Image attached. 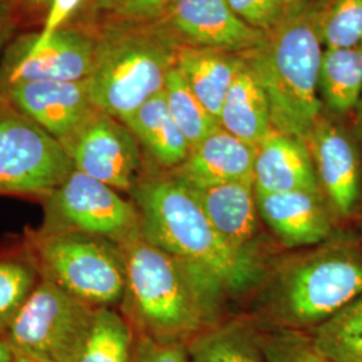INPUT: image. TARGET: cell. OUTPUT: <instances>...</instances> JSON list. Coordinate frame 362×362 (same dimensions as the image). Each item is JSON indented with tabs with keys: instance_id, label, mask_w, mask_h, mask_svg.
I'll list each match as a JSON object with an SVG mask.
<instances>
[{
	"instance_id": "4",
	"label": "cell",
	"mask_w": 362,
	"mask_h": 362,
	"mask_svg": "<svg viewBox=\"0 0 362 362\" xmlns=\"http://www.w3.org/2000/svg\"><path fill=\"white\" fill-rule=\"evenodd\" d=\"M278 327L313 330L362 294V247L350 233H333L313 251L287 262L272 288Z\"/></svg>"
},
{
	"instance_id": "31",
	"label": "cell",
	"mask_w": 362,
	"mask_h": 362,
	"mask_svg": "<svg viewBox=\"0 0 362 362\" xmlns=\"http://www.w3.org/2000/svg\"><path fill=\"white\" fill-rule=\"evenodd\" d=\"M227 3L247 25L266 34L279 26L288 15L282 0H227Z\"/></svg>"
},
{
	"instance_id": "17",
	"label": "cell",
	"mask_w": 362,
	"mask_h": 362,
	"mask_svg": "<svg viewBox=\"0 0 362 362\" xmlns=\"http://www.w3.org/2000/svg\"><path fill=\"white\" fill-rule=\"evenodd\" d=\"M254 191L258 194L291 191L322 194L306 143L272 129L257 146Z\"/></svg>"
},
{
	"instance_id": "15",
	"label": "cell",
	"mask_w": 362,
	"mask_h": 362,
	"mask_svg": "<svg viewBox=\"0 0 362 362\" xmlns=\"http://www.w3.org/2000/svg\"><path fill=\"white\" fill-rule=\"evenodd\" d=\"M255 197L259 216L286 247L318 246L334 233V214L321 192H255Z\"/></svg>"
},
{
	"instance_id": "26",
	"label": "cell",
	"mask_w": 362,
	"mask_h": 362,
	"mask_svg": "<svg viewBox=\"0 0 362 362\" xmlns=\"http://www.w3.org/2000/svg\"><path fill=\"white\" fill-rule=\"evenodd\" d=\"M164 95L169 113L187 139L191 149L219 128V121L194 95L176 66L169 71L164 85Z\"/></svg>"
},
{
	"instance_id": "39",
	"label": "cell",
	"mask_w": 362,
	"mask_h": 362,
	"mask_svg": "<svg viewBox=\"0 0 362 362\" xmlns=\"http://www.w3.org/2000/svg\"><path fill=\"white\" fill-rule=\"evenodd\" d=\"M25 1L33 6H50L52 0H25Z\"/></svg>"
},
{
	"instance_id": "6",
	"label": "cell",
	"mask_w": 362,
	"mask_h": 362,
	"mask_svg": "<svg viewBox=\"0 0 362 362\" xmlns=\"http://www.w3.org/2000/svg\"><path fill=\"white\" fill-rule=\"evenodd\" d=\"M28 258L42 279L61 287L93 308L122 302L127 269L121 247L89 233H34Z\"/></svg>"
},
{
	"instance_id": "18",
	"label": "cell",
	"mask_w": 362,
	"mask_h": 362,
	"mask_svg": "<svg viewBox=\"0 0 362 362\" xmlns=\"http://www.w3.org/2000/svg\"><path fill=\"white\" fill-rule=\"evenodd\" d=\"M191 189L223 240L233 251L259 259L255 248L259 211L254 185L227 182Z\"/></svg>"
},
{
	"instance_id": "38",
	"label": "cell",
	"mask_w": 362,
	"mask_h": 362,
	"mask_svg": "<svg viewBox=\"0 0 362 362\" xmlns=\"http://www.w3.org/2000/svg\"><path fill=\"white\" fill-rule=\"evenodd\" d=\"M10 11L8 0H0V18H7Z\"/></svg>"
},
{
	"instance_id": "33",
	"label": "cell",
	"mask_w": 362,
	"mask_h": 362,
	"mask_svg": "<svg viewBox=\"0 0 362 362\" xmlns=\"http://www.w3.org/2000/svg\"><path fill=\"white\" fill-rule=\"evenodd\" d=\"M82 1L83 0H52L45 26L42 27L40 33L22 37L27 49L38 50L42 46L47 45L52 37L65 27L67 19L71 16V13L77 11Z\"/></svg>"
},
{
	"instance_id": "13",
	"label": "cell",
	"mask_w": 362,
	"mask_h": 362,
	"mask_svg": "<svg viewBox=\"0 0 362 362\" xmlns=\"http://www.w3.org/2000/svg\"><path fill=\"white\" fill-rule=\"evenodd\" d=\"M325 199L338 218H350L362 194V158L356 136L330 117H320L305 140Z\"/></svg>"
},
{
	"instance_id": "23",
	"label": "cell",
	"mask_w": 362,
	"mask_h": 362,
	"mask_svg": "<svg viewBox=\"0 0 362 362\" xmlns=\"http://www.w3.org/2000/svg\"><path fill=\"white\" fill-rule=\"evenodd\" d=\"M187 349L191 362H266L258 333L238 322L209 327Z\"/></svg>"
},
{
	"instance_id": "3",
	"label": "cell",
	"mask_w": 362,
	"mask_h": 362,
	"mask_svg": "<svg viewBox=\"0 0 362 362\" xmlns=\"http://www.w3.org/2000/svg\"><path fill=\"white\" fill-rule=\"evenodd\" d=\"M324 46L314 23L311 1L240 54L266 91L272 128L305 141L322 116L318 97Z\"/></svg>"
},
{
	"instance_id": "14",
	"label": "cell",
	"mask_w": 362,
	"mask_h": 362,
	"mask_svg": "<svg viewBox=\"0 0 362 362\" xmlns=\"http://www.w3.org/2000/svg\"><path fill=\"white\" fill-rule=\"evenodd\" d=\"M0 97L61 144L98 110L91 101L86 79L16 83L0 91Z\"/></svg>"
},
{
	"instance_id": "35",
	"label": "cell",
	"mask_w": 362,
	"mask_h": 362,
	"mask_svg": "<svg viewBox=\"0 0 362 362\" xmlns=\"http://www.w3.org/2000/svg\"><path fill=\"white\" fill-rule=\"evenodd\" d=\"M353 134L358 140V143L362 144V94L360 97V101L354 109V127H353Z\"/></svg>"
},
{
	"instance_id": "10",
	"label": "cell",
	"mask_w": 362,
	"mask_h": 362,
	"mask_svg": "<svg viewBox=\"0 0 362 362\" xmlns=\"http://www.w3.org/2000/svg\"><path fill=\"white\" fill-rule=\"evenodd\" d=\"M74 169L118 192H132L145 176L143 148L119 119L97 110L62 144Z\"/></svg>"
},
{
	"instance_id": "11",
	"label": "cell",
	"mask_w": 362,
	"mask_h": 362,
	"mask_svg": "<svg viewBox=\"0 0 362 362\" xmlns=\"http://www.w3.org/2000/svg\"><path fill=\"white\" fill-rule=\"evenodd\" d=\"M172 45L243 54L260 46L267 34L247 25L227 0H177L151 26Z\"/></svg>"
},
{
	"instance_id": "5",
	"label": "cell",
	"mask_w": 362,
	"mask_h": 362,
	"mask_svg": "<svg viewBox=\"0 0 362 362\" xmlns=\"http://www.w3.org/2000/svg\"><path fill=\"white\" fill-rule=\"evenodd\" d=\"M91 30L95 49L86 78L91 101L98 110L124 122L164 90L177 47L149 26Z\"/></svg>"
},
{
	"instance_id": "8",
	"label": "cell",
	"mask_w": 362,
	"mask_h": 362,
	"mask_svg": "<svg viewBox=\"0 0 362 362\" xmlns=\"http://www.w3.org/2000/svg\"><path fill=\"white\" fill-rule=\"evenodd\" d=\"M45 219L38 233H89L124 246L141 236V220L133 202L103 181L74 169L43 196Z\"/></svg>"
},
{
	"instance_id": "22",
	"label": "cell",
	"mask_w": 362,
	"mask_h": 362,
	"mask_svg": "<svg viewBox=\"0 0 362 362\" xmlns=\"http://www.w3.org/2000/svg\"><path fill=\"white\" fill-rule=\"evenodd\" d=\"M320 93L337 116L354 112L362 94V43L353 47L324 49L320 66Z\"/></svg>"
},
{
	"instance_id": "12",
	"label": "cell",
	"mask_w": 362,
	"mask_h": 362,
	"mask_svg": "<svg viewBox=\"0 0 362 362\" xmlns=\"http://www.w3.org/2000/svg\"><path fill=\"white\" fill-rule=\"evenodd\" d=\"M95 34L88 26H65L38 50L22 37L8 46L0 62V91L23 82L83 81L89 77Z\"/></svg>"
},
{
	"instance_id": "21",
	"label": "cell",
	"mask_w": 362,
	"mask_h": 362,
	"mask_svg": "<svg viewBox=\"0 0 362 362\" xmlns=\"http://www.w3.org/2000/svg\"><path fill=\"white\" fill-rule=\"evenodd\" d=\"M124 124L132 130L144 152L161 168L180 167L191 146L169 113L164 90L140 106Z\"/></svg>"
},
{
	"instance_id": "16",
	"label": "cell",
	"mask_w": 362,
	"mask_h": 362,
	"mask_svg": "<svg viewBox=\"0 0 362 362\" xmlns=\"http://www.w3.org/2000/svg\"><path fill=\"white\" fill-rule=\"evenodd\" d=\"M257 146L219 127L191 149L172 175L189 188H206L227 182L254 185Z\"/></svg>"
},
{
	"instance_id": "2",
	"label": "cell",
	"mask_w": 362,
	"mask_h": 362,
	"mask_svg": "<svg viewBox=\"0 0 362 362\" xmlns=\"http://www.w3.org/2000/svg\"><path fill=\"white\" fill-rule=\"evenodd\" d=\"M130 194L145 240L204 272L223 291H246L258 282L259 259L233 251L192 189L172 173H145Z\"/></svg>"
},
{
	"instance_id": "36",
	"label": "cell",
	"mask_w": 362,
	"mask_h": 362,
	"mask_svg": "<svg viewBox=\"0 0 362 362\" xmlns=\"http://www.w3.org/2000/svg\"><path fill=\"white\" fill-rule=\"evenodd\" d=\"M282 1L285 4L287 13L290 15V13H296L300 8H303L308 3H310L311 0H282Z\"/></svg>"
},
{
	"instance_id": "32",
	"label": "cell",
	"mask_w": 362,
	"mask_h": 362,
	"mask_svg": "<svg viewBox=\"0 0 362 362\" xmlns=\"http://www.w3.org/2000/svg\"><path fill=\"white\" fill-rule=\"evenodd\" d=\"M130 362H191L187 345L161 342L136 333Z\"/></svg>"
},
{
	"instance_id": "34",
	"label": "cell",
	"mask_w": 362,
	"mask_h": 362,
	"mask_svg": "<svg viewBox=\"0 0 362 362\" xmlns=\"http://www.w3.org/2000/svg\"><path fill=\"white\" fill-rule=\"evenodd\" d=\"M13 33V25L8 18H0V50L10 40Z\"/></svg>"
},
{
	"instance_id": "20",
	"label": "cell",
	"mask_w": 362,
	"mask_h": 362,
	"mask_svg": "<svg viewBox=\"0 0 362 362\" xmlns=\"http://www.w3.org/2000/svg\"><path fill=\"white\" fill-rule=\"evenodd\" d=\"M242 64L243 58L236 52L179 47L175 66L200 103L219 121L224 98Z\"/></svg>"
},
{
	"instance_id": "1",
	"label": "cell",
	"mask_w": 362,
	"mask_h": 362,
	"mask_svg": "<svg viewBox=\"0 0 362 362\" xmlns=\"http://www.w3.org/2000/svg\"><path fill=\"white\" fill-rule=\"evenodd\" d=\"M127 287L125 317L134 333L188 345L215 326L223 290L204 272L153 246L143 235L121 246Z\"/></svg>"
},
{
	"instance_id": "9",
	"label": "cell",
	"mask_w": 362,
	"mask_h": 362,
	"mask_svg": "<svg viewBox=\"0 0 362 362\" xmlns=\"http://www.w3.org/2000/svg\"><path fill=\"white\" fill-rule=\"evenodd\" d=\"M73 170L64 145L0 97V194L43 197Z\"/></svg>"
},
{
	"instance_id": "25",
	"label": "cell",
	"mask_w": 362,
	"mask_h": 362,
	"mask_svg": "<svg viewBox=\"0 0 362 362\" xmlns=\"http://www.w3.org/2000/svg\"><path fill=\"white\" fill-rule=\"evenodd\" d=\"M315 349L333 362H362V294L310 333Z\"/></svg>"
},
{
	"instance_id": "24",
	"label": "cell",
	"mask_w": 362,
	"mask_h": 362,
	"mask_svg": "<svg viewBox=\"0 0 362 362\" xmlns=\"http://www.w3.org/2000/svg\"><path fill=\"white\" fill-rule=\"evenodd\" d=\"M134 339V329L125 315L112 308H98L74 362H130Z\"/></svg>"
},
{
	"instance_id": "41",
	"label": "cell",
	"mask_w": 362,
	"mask_h": 362,
	"mask_svg": "<svg viewBox=\"0 0 362 362\" xmlns=\"http://www.w3.org/2000/svg\"><path fill=\"white\" fill-rule=\"evenodd\" d=\"M356 236L358 238V240H360L362 247V218L358 220V223H357V233H356Z\"/></svg>"
},
{
	"instance_id": "29",
	"label": "cell",
	"mask_w": 362,
	"mask_h": 362,
	"mask_svg": "<svg viewBox=\"0 0 362 362\" xmlns=\"http://www.w3.org/2000/svg\"><path fill=\"white\" fill-rule=\"evenodd\" d=\"M31 259H0V337L4 336L38 284Z\"/></svg>"
},
{
	"instance_id": "27",
	"label": "cell",
	"mask_w": 362,
	"mask_h": 362,
	"mask_svg": "<svg viewBox=\"0 0 362 362\" xmlns=\"http://www.w3.org/2000/svg\"><path fill=\"white\" fill-rule=\"evenodd\" d=\"M311 8L325 49L361 45L362 0H317Z\"/></svg>"
},
{
	"instance_id": "30",
	"label": "cell",
	"mask_w": 362,
	"mask_h": 362,
	"mask_svg": "<svg viewBox=\"0 0 362 362\" xmlns=\"http://www.w3.org/2000/svg\"><path fill=\"white\" fill-rule=\"evenodd\" d=\"M258 336L266 362H333L315 349L310 334L302 330L278 327Z\"/></svg>"
},
{
	"instance_id": "40",
	"label": "cell",
	"mask_w": 362,
	"mask_h": 362,
	"mask_svg": "<svg viewBox=\"0 0 362 362\" xmlns=\"http://www.w3.org/2000/svg\"><path fill=\"white\" fill-rule=\"evenodd\" d=\"M11 362H42L38 360H34V358H28V357H23V356H16L13 354V361Z\"/></svg>"
},
{
	"instance_id": "28",
	"label": "cell",
	"mask_w": 362,
	"mask_h": 362,
	"mask_svg": "<svg viewBox=\"0 0 362 362\" xmlns=\"http://www.w3.org/2000/svg\"><path fill=\"white\" fill-rule=\"evenodd\" d=\"M177 0H90L86 7L90 28L153 25Z\"/></svg>"
},
{
	"instance_id": "7",
	"label": "cell",
	"mask_w": 362,
	"mask_h": 362,
	"mask_svg": "<svg viewBox=\"0 0 362 362\" xmlns=\"http://www.w3.org/2000/svg\"><path fill=\"white\" fill-rule=\"evenodd\" d=\"M95 308L40 279L3 336L13 354L42 362H74Z\"/></svg>"
},
{
	"instance_id": "37",
	"label": "cell",
	"mask_w": 362,
	"mask_h": 362,
	"mask_svg": "<svg viewBox=\"0 0 362 362\" xmlns=\"http://www.w3.org/2000/svg\"><path fill=\"white\" fill-rule=\"evenodd\" d=\"M13 358V350L7 345L3 337H0V362H11Z\"/></svg>"
},
{
	"instance_id": "19",
	"label": "cell",
	"mask_w": 362,
	"mask_h": 362,
	"mask_svg": "<svg viewBox=\"0 0 362 362\" xmlns=\"http://www.w3.org/2000/svg\"><path fill=\"white\" fill-rule=\"evenodd\" d=\"M219 124L223 129L254 146H258L274 129L266 91L245 59L224 98Z\"/></svg>"
}]
</instances>
